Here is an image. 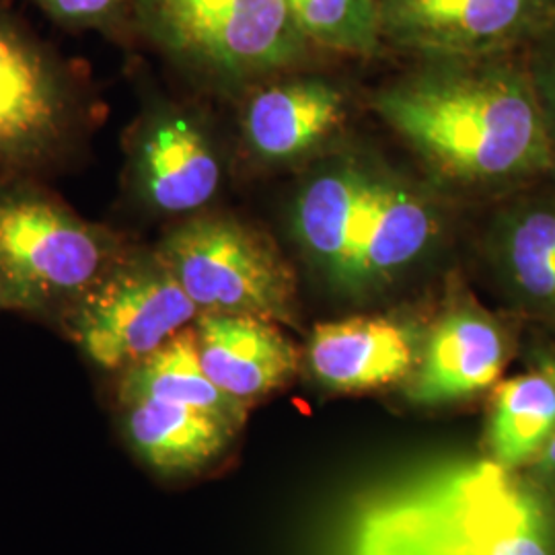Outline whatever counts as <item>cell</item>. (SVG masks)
Instances as JSON below:
<instances>
[{
    "instance_id": "1",
    "label": "cell",
    "mask_w": 555,
    "mask_h": 555,
    "mask_svg": "<svg viewBox=\"0 0 555 555\" xmlns=\"http://www.w3.org/2000/svg\"><path fill=\"white\" fill-rule=\"evenodd\" d=\"M440 62L375 100L378 116L424 159L461 181L511 178L550 159L545 119L515 68Z\"/></svg>"
},
{
    "instance_id": "2",
    "label": "cell",
    "mask_w": 555,
    "mask_h": 555,
    "mask_svg": "<svg viewBox=\"0 0 555 555\" xmlns=\"http://www.w3.org/2000/svg\"><path fill=\"white\" fill-rule=\"evenodd\" d=\"M348 555H555V508L496 461L461 465L362 508Z\"/></svg>"
},
{
    "instance_id": "3",
    "label": "cell",
    "mask_w": 555,
    "mask_h": 555,
    "mask_svg": "<svg viewBox=\"0 0 555 555\" xmlns=\"http://www.w3.org/2000/svg\"><path fill=\"white\" fill-rule=\"evenodd\" d=\"M98 109L79 70L0 4V183L62 171L80 157Z\"/></svg>"
},
{
    "instance_id": "4",
    "label": "cell",
    "mask_w": 555,
    "mask_h": 555,
    "mask_svg": "<svg viewBox=\"0 0 555 555\" xmlns=\"http://www.w3.org/2000/svg\"><path fill=\"white\" fill-rule=\"evenodd\" d=\"M128 245L41 181L0 183V282L9 311L56 321Z\"/></svg>"
},
{
    "instance_id": "5",
    "label": "cell",
    "mask_w": 555,
    "mask_h": 555,
    "mask_svg": "<svg viewBox=\"0 0 555 555\" xmlns=\"http://www.w3.org/2000/svg\"><path fill=\"white\" fill-rule=\"evenodd\" d=\"M140 40L206 79L245 82L305 56L284 0H132Z\"/></svg>"
},
{
    "instance_id": "6",
    "label": "cell",
    "mask_w": 555,
    "mask_h": 555,
    "mask_svg": "<svg viewBox=\"0 0 555 555\" xmlns=\"http://www.w3.org/2000/svg\"><path fill=\"white\" fill-rule=\"evenodd\" d=\"M198 315L157 251L128 245L56 321L95 369L119 375L192 327Z\"/></svg>"
},
{
    "instance_id": "7",
    "label": "cell",
    "mask_w": 555,
    "mask_h": 555,
    "mask_svg": "<svg viewBox=\"0 0 555 555\" xmlns=\"http://www.w3.org/2000/svg\"><path fill=\"white\" fill-rule=\"evenodd\" d=\"M199 313L291 321L297 276L258 229L227 217L196 215L155 247Z\"/></svg>"
},
{
    "instance_id": "8",
    "label": "cell",
    "mask_w": 555,
    "mask_h": 555,
    "mask_svg": "<svg viewBox=\"0 0 555 555\" xmlns=\"http://www.w3.org/2000/svg\"><path fill=\"white\" fill-rule=\"evenodd\" d=\"M378 27L430 59H488L555 34V0H378Z\"/></svg>"
},
{
    "instance_id": "9",
    "label": "cell",
    "mask_w": 555,
    "mask_h": 555,
    "mask_svg": "<svg viewBox=\"0 0 555 555\" xmlns=\"http://www.w3.org/2000/svg\"><path fill=\"white\" fill-rule=\"evenodd\" d=\"M126 192L142 210L163 217L199 215L219 194L222 167L198 119L159 105L128 130Z\"/></svg>"
},
{
    "instance_id": "10",
    "label": "cell",
    "mask_w": 555,
    "mask_h": 555,
    "mask_svg": "<svg viewBox=\"0 0 555 555\" xmlns=\"http://www.w3.org/2000/svg\"><path fill=\"white\" fill-rule=\"evenodd\" d=\"M194 336L204 373L243 405L284 387L297 373V350L272 321L199 313Z\"/></svg>"
},
{
    "instance_id": "11",
    "label": "cell",
    "mask_w": 555,
    "mask_h": 555,
    "mask_svg": "<svg viewBox=\"0 0 555 555\" xmlns=\"http://www.w3.org/2000/svg\"><path fill=\"white\" fill-rule=\"evenodd\" d=\"M309 366L330 389L357 393L391 385L416 362V337L391 319L321 323L309 341Z\"/></svg>"
},
{
    "instance_id": "12",
    "label": "cell",
    "mask_w": 555,
    "mask_h": 555,
    "mask_svg": "<svg viewBox=\"0 0 555 555\" xmlns=\"http://www.w3.org/2000/svg\"><path fill=\"white\" fill-rule=\"evenodd\" d=\"M118 408L119 430L132 453L165 476L204 469L238 430L224 417L159 399L118 401Z\"/></svg>"
},
{
    "instance_id": "13",
    "label": "cell",
    "mask_w": 555,
    "mask_h": 555,
    "mask_svg": "<svg viewBox=\"0 0 555 555\" xmlns=\"http://www.w3.org/2000/svg\"><path fill=\"white\" fill-rule=\"evenodd\" d=\"M506 362V346L492 319L456 309L433 330L410 396L417 403H444L492 387Z\"/></svg>"
},
{
    "instance_id": "14",
    "label": "cell",
    "mask_w": 555,
    "mask_h": 555,
    "mask_svg": "<svg viewBox=\"0 0 555 555\" xmlns=\"http://www.w3.org/2000/svg\"><path fill=\"white\" fill-rule=\"evenodd\" d=\"M437 233L433 208L387 179L369 178L354 227L352 288L380 282L405 268Z\"/></svg>"
},
{
    "instance_id": "15",
    "label": "cell",
    "mask_w": 555,
    "mask_h": 555,
    "mask_svg": "<svg viewBox=\"0 0 555 555\" xmlns=\"http://www.w3.org/2000/svg\"><path fill=\"white\" fill-rule=\"evenodd\" d=\"M346 116L344 100L323 80L280 82L247 101L241 128L263 160L295 159L334 132Z\"/></svg>"
},
{
    "instance_id": "16",
    "label": "cell",
    "mask_w": 555,
    "mask_h": 555,
    "mask_svg": "<svg viewBox=\"0 0 555 555\" xmlns=\"http://www.w3.org/2000/svg\"><path fill=\"white\" fill-rule=\"evenodd\" d=\"M159 399L196 408L241 426L247 405L227 396L204 373L194 325L171 337L157 352L118 375V401Z\"/></svg>"
},
{
    "instance_id": "17",
    "label": "cell",
    "mask_w": 555,
    "mask_h": 555,
    "mask_svg": "<svg viewBox=\"0 0 555 555\" xmlns=\"http://www.w3.org/2000/svg\"><path fill=\"white\" fill-rule=\"evenodd\" d=\"M369 176L334 171L313 179L298 199L297 229L302 245L341 284H350L354 227Z\"/></svg>"
},
{
    "instance_id": "18",
    "label": "cell",
    "mask_w": 555,
    "mask_h": 555,
    "mask_svg": "<svg viewBox=\"0 0 555 555\" xmlns=\"http://www.w3.org/2000/svg\"><path fill=\"white\" fill-rule=\"evenodd\" d=\"M555 435V380L545 371L500 383L490 417V447L502 467L535 463Z\"/></svg>"
},
{
    "instance_id": "19",
    "label": "cell",
    "mask_w": 555,
    "mask_h": 555,
    "mask_svg": "<svg viewBox=\"0 0 555 555\" xmlns=\"http://www.w3.org/2000/svg\"><path fill=\"white\" fill-rule=\"evenodd\" d=\"M300 34L323 48L373 56L380 43L378 0H284Z\"/></svg>"
},
{
    "instance_id": "20",
    "label": "cell",
    "mask_w": 555,
    "mask_h": 555,
    "mask_svg": "<svg viewBox=\"0 0 555 555\" xmlns=\"http://www.w3.org/2000/svg\"><path fill=\"white\" fill-rule=\"evenodd\" d=\"M506 261L529 297L555 307V215L529 212L506 237Z\"/></svg>"
},
{
    "instance_id": "21",
    "label": "cell",
    "mask_w": 555,
    "mask_h": 555,
    "mask_svg": "<svg viewBox=\"0 0 555 555\" xmlns=\"http://www.w3.org/2000/svg\"><path fill=\"white\" fill-rule=\"evenodd\" d=\"M68 31H93L119 46L140 40L132 0H31Z\"/></svg>"
},
{
    "instance_id": "22",
    "label": "cell",
    "mask_w": 555,
    "mask_h": 555,
    "mask_svg": "<svg viewBox=\"0 0 555 555\" xmlns=\"http://www.w3.org/2000/svg\"><path fill=\"white\" fill-rule=\"evenodd\" d=\"M543 371L555 380V358L543 362ZM537 476L545 477V479H554L555 481V435L550 440V444L545 447V451L539 455L535 461Z\"/></svg>"
},
{
    "instance_id": "23",
    "label": "cell",
    "mask_w": 555,
    "mask_h": 555,
    "mask_svg": "<svg viewBox=\"0 0 555 555\" xmlns=\"http://www.w3.org/2000/svg\"><path fill=\"white\" fill-rule=\"evenodd\" d=\"M4 309V293H2V282H0V311Z\"/></svg>"
},
{
    "instance_id": "24",
    "label": "cell",
    "mask_w": 555,
    "mask_h": 555,
    "mask_svg": "<svg viewBox=\"0 0 555 555\" xmlns=\"http://www.w3.org/2000/svg\"><path fill=\"white\" fill-rule=\"evenodd\" d=\"M554 80H555V73H554Z\"/></svg>"
}]
</instances>
